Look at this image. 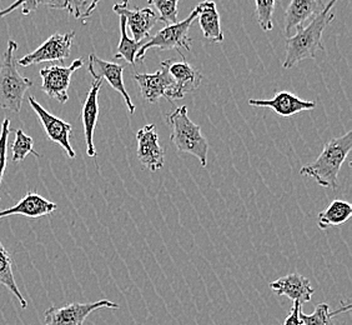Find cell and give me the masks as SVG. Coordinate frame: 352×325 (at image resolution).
<instances>
[{"label":"cell","mask_w":352,"mask_h":325,"mask_svg":"<svg viewBox=\"0 0 352 325\" xmlns=\"http://www.w3.org/2000/svg\"><path fill=\"white\" fill-rule=\"evenodd\" d=\"M100 0H68L67 9L75 19H87L94 12Z\"/></svg>","instance_id":"cell-28"},{"label":"cell","mask_w":352,"mask_h":325,"mask_svg":"<svg viewBox=\"0 0 352 325\" xmlns=\"http://www.w3.org/2000/svg\"><path fill=\"white\" fill-rule=\"evenodd\" d=\"M249 104L251 107H258V108H270L280 116H294L316 108V103L307 102L298 95L292 94L290 92H278L272 99H250Z\"/></svg>","instance_id":"cell-14"},{"label":"cell","mask_w":352,"mask_h":325,"mask_svg":"<svg viewBox=\"0 0 352 325\" xmlns=\"http://www.w3.org/2000/svg\"><path fill=\"white\" fill-rule=\"evenodd\" d=\"M38 6H45L50 9H67L68 0H36Z\"/></svg>","instance_id":"cell-31"},{"label":"cell","mask_w":352,"mask_h":325,"mask_svg":"<svg viewBox=\"0 0 352 325\" xmlns=\"http://www.w3.org/2000/svg\"><path fill=\"white\" fill-rule=\"evenodd\" d=\"M129 1L130 0H122V7H128V6H129Z\"/></svg>","instance_id":"cell-34"},{"label":"cell","mask_w":352,"mask_h":325,"mask_svg":"<svg viewBox=\"0 0 352 325\" xmlns=\"http://www.w3.org/2000/svg\"><path fill=\"white\" fill-rule=\"evenodd\" d=\"M169 124L170 140L174 143L176 149L182 153H189L197 156L201 167L208 165L209 144L201 133L200 125L190 120L186 107H177L166 116Z\"/></svg>","instance_id":"cell-3"},{"label":"cell","mask_w":352,"mask_h":325,"mask_svg":"<svg viewBox=\"0 0 352 325\" xmlns=\"http://www.w3.org/2000/svg\"><path fill=\"white\" fill-rule=\"evenodd\" d=\"M255 6L258 25L264 32H270L274 28L272 17L275 13L276 0H255Z\"/></svg>","instance_id":"cell-27"},{"label":"cell","mask_w":352,"mask_h":325,"mask_svg":"<svg viewBox=\"0 0 352 325\" xmlns=\"http://www.w3.org/2000/svg\"><path fill=\"white\" fill-rule=\"evenodd\" d=\"M84 61L75 59L72 65L69 67H59L52 65L41 70V89L45 94L55 99L60 104H65L69 101L68 90L72 81V75L74 74L78 69H80Z\"/></svg>","instance_id":"cell-8"},{"label":"cell","mask_w":352,"mask_h":325,"mask_svg":"<svg viewBox=\"0 0 352 325\" xmlns=\"http://www.w3.org/2000/svg\"><path fill=\"white\" fill-rule=\"evenodd\" d=\"M199 7V25L201 28L204 38L211 43H223V33L220 23V15L217 12L215 1L206 0L200 4Z\"/></svg>","instance_id":"cell-20"},{"label":"cell","mask_w":352,"mask_h":325,"mask_svg":"<svg viewBox=\"0 0 352 325\" xmlns=\"http://www.w3.org/2000/svg\"><path fill=\"white\" fill-rule=\"evenodd\" d=\"M177 3L179 0H148V4L156 8L157 21L166 25L177 23Z\"/></svg>","instance_id":"cell-26"},{"label":"cell","mask_w":352,"mask_h":325,"mask_svg":"<svg viewBox=\"0 0 352 325\" xmlns=\"http://www.w3.org/2000/svg\"><path fill=\"white\" fill-rule=\"evenodd\" d=\"M102 79H95L89 89L87 98L82 104V119L84 125V134L87 142V154L91 158L96 156V150L94 145V132L96 122L99 118V103L98 95L102 88Z\"/></svg>","instance_id":"cell-17"},{"label":"cell","mask_w":352,"mask_h":325,"mask_svg":"<svg viewBox=\"0 0 352 325\" xmlns=\"http://www.w3.org/2000/svg\"><path fill=\"white\" fill-rule=\"evenodd\" d=\"M138 159L146 169L157 171L165 164V150L159 143L157 129L154 124H148L136 133Z\"/></svg>","instance_id":"cell-10"},{"label":"cell","mask_w":352,"mask_h":325,"mask_svg":"<svg viewBox=\"0 0 352 325\" xmlns=\"http://www.w3.org/2000/svg\"><path fill=\"white\" fill-rule=\"evenodd\" d=\"M324 9L322 0H292L285 12L284 32L290 38L292 30L305 27L306 21L314 19Z\"/></svg>","instance_id":"cell-18"},{"label":"cell","mask_w":352,"mask_h":325,"mask_svg":"<svg viewBox=\"0 0 352 325\" xmlns=\"http://www.w3.org/2000/svg\"><path fill=\"white\" fill-rule=\"evenodd\" d=\"M352 305L350 303H346L339 308L338 311L331 312L330 305L326 303L316 305L315 311L311 314H305L301 311L300 313V319H301V325H335L333 318L339 315L341 313L351 312Z\"/></svg>","instance_id":"cell-23"},{"label":"cell","mask_w":352,"mask_h":325,"mask_svg":"<svg viewBox=\"0 0 352 325\" xmlns=\"http://www.w3.org/2000/svg\"><path fill=\"white\" fill-rule=\"evenodd\" d=\"M169 61L170 59L164 61L160 69L153 74L136 73L134 75V79L140 88L142 99H145L146 102L155 104L162 98H169L170 93L175 85L174 79L169 73Z\"/></svg>","instance_id":"cell-9"},{"label":"cell","mask_w":352,"mask_h":325,"mask_svg":"<svg viewBox=\"0 0 352 325\" xmlns=\"http://www.w3.org/2000/svg\"><path fill=\"white\" fill-rule=\"evenodd\" d=\"M23 0H16L15 3H13L10 7L7 8V9H3V10H0V21L3 19V18H6L7 15H9L10 13H13L15 9H18V8L21 7L23 6Z\"/></svg>","instance_id":"cell-33"},{"label":"cell","mask_w":352,"mask_h":325,"mask_svg":"<svg viewBox=\"0 0 352 325\" xmlns=\"http://www.w3.org/2000/svg\"><path fill=\"white\" fill-rule=\"evenodd\" d=\"M23 6H21V14L23 15H30L38 9L36 0H23Z\"/></svg>","instance_id":"cell-32"},{"label":"cell","mask_w":352,"mask_h":325,"mask_svg":"<svg viewBox=\"0 0 352 325\" xmlns=\"http://www.w3.org/2000/svg\"><path fill=\"white\" fill-rule=\"evenodd\" d=\"M271 291H275L278 295H284L292 302H298L305 304L311 302L315 289L312 288L310 280L301 274H287L283 278H278L270 283Z\"/></svg>","instance_id":"cell-16"},{"label":"cell","mask_w":352,"mask_h":325,"mask_svg":"<svg viewBox=\"0 0 352 325\" xmlns=\"http://www.w3.org/2000/svg\"><path fill=\"white\" fill-rule=\"evenodd\" d=\"M88 72L93 76V79H105L108 81L109 85L116 92L122 95L124 101L126 103V107L129 109L130 114L135 113V105L131 102L129 94L124 85L122 73H124V65L116 64L111 61H102L95 54L89 55Z\"/></svg>","instance_id":"cell-12"},{"label":"cell","mask_w":352,"mask_h":325,"mask_svg":"<svg viewBox=\"0 0 352 325\" xmlns=\"http://www.w3.org/2000/svg\"><path fill=\"white\" fill-rule=\"evenodd\" d=\"M182 59V61H174L171 59L169 61V73L175 83L174 89L168 98L170 102L183 99L185 95L192 93L199 88L203 81V75L200 74V72L185 61L183 55Z\"/></svg>","instance_id":"cell-13"},{"label":"cell","mask_w":352,"mask_h":325,"mask_svg":"<svg viewBox=\"0 0 352 325\" xmlns=\"http://www.w3.org/2000/svg\"><path fill=\"white\" fill-rule=\"evenodd\" d=\"M199 15V7L195 8L189 17L183 21H179L171 25L164 27L159 30L148 43L142 44L139 52L136 53L135 61H144L146 52L150 49H160V50H171L176 49L177 52L180 49H185L186 52L191 50V38L189 36V29L194 21Z\"/></svg>","instance_id":"cell-5"},{"label":"cell","mask_w":352,"mask_h":325,"mask_svg":"<svg viewBox=\"0 0 352 325\" xmlns=\"http://www.w3.org/2000/svg\"><path fill=\"white\" fill-rule=\"evenodd\" d=\"M113 9L119 17L125 18L126 27H129L131 30L133 41L138 43L145 38H149L150 30L159 21L155 12L150 8L129 9L128 7H122V4H116Z\"/></svg>","instance_id":"cell-15"},{"label":"cell","mask_w":352,"mask_h":325,"mask_svg":"<svg viewBox=\"0 0 352 325\" xmlns=\"http://www.w3.org/2000/svg\"><path fill=\"white\" fill-rule=\"evenodd\" d=\"M15 139L12 145V153H13V162H23L29 154H34L39 158V153L34 150V140L32 136H27L23 130L18 129L14 132Z\"/></svg>","instance_id":"cell-25"},{"label":"cell","mask_w":352,"mask_h":325,"mask_svg":"<svg viewBox=\"0 0 352 325\" xmlns=\"http://www.w3.org/2000/svg\"><path fill=\"white\" fill-rule=\"evenodd\" d=\"M29 105L33 108L38 118L41 119L43 128L47 133V139L59 144L63 149L67 151L69 158L74 159L75 151L70 145V136L73 133L72 124L64 122L60 118L50 114L47 110L43 108L39 103L35 101L34 96L28 98Z\"/></svg>","instance_id":"cell-11"},{"label":"cell","mask_w":352,"mask_h":325,"mask_svg":"<svg viewBox=\"0 0 352 325\" xmlns=\"http://www.w3.org/2000/svg\"><path fill=\"white\" fill-rule=\"evenodd\" d=\"M352 216V205L345 200H333L327 209L321 211L318 217V228L326 231L345 224Z\"/></svg>","instance_id":"cell-21"},{"label":"cell","mask_w":352,"mask_h":325,"mask_svg":"<svg viewBox=\"0 0 352 325\" xmlns=\"http://www.w3.org/2000/svg\"><path fill=\"white\" fill-rule=\"evenodd\" d=\"M0 1H1V0H0Z\"/></svg>","instance_id":"cell-35"},{"label":"cell","mask_w":352,"mask_h":325,"mask_svg":"<svg viewBox=\"0 0 352 325\" xmlns=\"http://www.w3.org/2000/svg\"><path fill=\"white\" fill-rule=\"evenodd\" d=\"M0 284L4 285L8 291L13 293L14 297L19 300L21 308L25 309L28 306V302L21 295V291L16 285L13 273V260L9 251L0 240Z\"/></svg>","instance_id":"cell-22"},{"label":"cell","mask_w":352,"mask_h":325,"mask_svg":"<svg viewBox=\"0 0 352 325\" xmlns=\"http://www.w3.org/2000/svg\"><path fill=\"white\" fill-rule=\"evenodd\" d=\"M10 134V120L4 119L1 124V132H0V185L4 176V171L7 168V153H8V139Z\"/></svg>","instance_id":"cell-29"},{"label":"cell","mask_w":352,"mask_h":325,"mask_svg":"<svg viewBox=\"0 0 352 325\" xmlns=\"http://www.w3.org/2000/svg\"><path fill=\"white\" fill-rule=\"evenodd\" d=\"M339 0H329L324 9L310 21L307 27H298L296 34L286 41V59L283 68L290 69L300 61L315 59L318 50H324L322 33L327 25L335 19L332 9Z\"/></svg>","instance_id":"cell-1"},{"label":"cell","mask_w":352,"mask_h":325,"mask_svg":"<svg viewBox=\"0 0 352 325\" xmlns=\"http://www.w3.org/2000/svg\"><path fill=\"white\" fill-rule=\"evenodd\" d=\"M142 41H133L131 38L128 36L126 33V21L124 17H120V41L118 45L114 58L116 59H125L129 63L130 65H135L136 53L139 52V49L142 48Z\"/></svg>","instance_id":"cell-24"},{"label":"cell","mask_w":352,"mask_h":325,"mask_svg":"<svg viewBox=\"0 0 352 325\" xmlns=\"http://www.w3.org/2000/svg\"><path fill=\"white\" fill-rule=\"evenodd\" d=\"M74 38V30L65 34L55 33L50 38H47L41 47L36 48L33 53L24 55L16 63L21 67L27 68L45 61H64L70 56Z\"/></svg>","instance_id":"cell-7"},{"label":"cell","mask_w":352,"mask_h":325,"mask_svg":"<svg viewBox=\"0 0 352 325\" xmlns=\"http://www.w3.org/2000/svg\"><path fill=\"white\" fill-rule=\"evenodd\" d=\"M352 149V130L345 136L332 138L326 143L324 149L314 162L304 165L300 174L310 176L324 188L338 189L340 169Z\"/></svg>","instance_id":"cell-2"},{"label":"cell","mask_w":352,"mask_h":325,"mask_svg":"<svg viewBox=\"0 0 352 325\" xmlns=\"http://www.w3.org/2000/svg\"><path fill=\"white\" fill-rule=\"evenodd\" d=\"M102 308L119 309V305L102 299L94 303H72L63 306H50L44 314V325H82L91 313Z\"/></svg>","instance_id":"cell-6"},{"label":"cell","mask_w":352,"mask_h":325,"mask_svg":"<svg viewBox=\"0 0 352 325\" xmlns=\"http://www.w3.org/2000/svg\"><path fill=\"white\" fill-rule=\"evenodd\" d=\"M18 43L8 41L7 50L3 54L0 67V108L19 113L24 95L28 89L33 87V81L19 73L15 61V53L18 50Z\"/></svg>","instance_id":"cell-4"},{"label":"cell","mask_w":352,"mask_h":325,"mask_svg":"<svg viewBox=\"0 0 352 325\" xmlns=\"http://www.w3.org/2000/svg\"><path fill=\"white\" fill-rule=\"evenodd\" d=\"M302 311V304L298 302H294L289 315L285 319L284 325H301V319H300V313Z\"/></svg>","instance_id":"cell-30"},{"label":"cell","mask_w":352,"mask_h":325,"mask_svg":"<svg viewBox=\"0 0 352 325\" xmlns=\"http://www.w3.org/2000/svg\"><path fill=\"white\" fill-rule=\"evenodd\" d=\"M56 208V204L49 202L47 199L41 197L35 191H29L19 203L15 204L12 208L0 210V219L12 216H23L28 218L45 217L55 211Z\"/></svg>","instance_id":"cell-19"}]
</instances>
